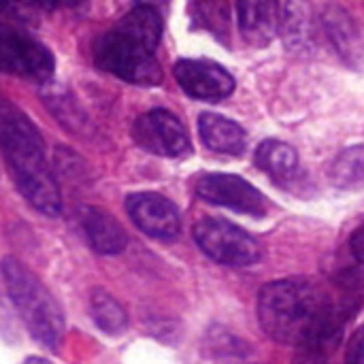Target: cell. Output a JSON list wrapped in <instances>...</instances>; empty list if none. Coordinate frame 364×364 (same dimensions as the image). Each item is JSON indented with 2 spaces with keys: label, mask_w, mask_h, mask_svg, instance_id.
Returning <instances> with one entry per match:
<instances>
[{
  "label": "cell",
  "mask_w": 364,
  "mask_h": 364,
  "mask_svg": "<svg viewBox=\"0 0 364 364\" xmlns=\"http://www.w3.org/2000/svg\"><path fill=\"white\" fill-rule=\"evenodd\" d=\"M352 307L333 290L309 279H277L267 284L258 296V320L277 343L296 348H324L337 337Z\"/></svg>",
  "instance_id": "obj_1"
},
{
  "label": "cell",
  "mask_w": 364,
  "mask_h": 364,
  "mask_svg": "<svg viewBox=\"0 0 364 364\" xmlns=\"http://www.w3.org/2000/svg\"><path fill=\"white\" fill-rule=\"evenodd\" d=\"M0 147L21 196L43 215H58L62 196L45 158L36 126L0 98Z\"/></svg>",
  "instance_id": "obj_2"
},
{
  "label": "cell",
  "mask_w": 364,
  "mask_h": 364,
  "mask_svg": "<svg viewBox=\"0 0 364 364\" xmlns=\"http://www.w3.org/2000/svg\"><path fill=\"white\" fill-rule=\"evenodd\" d=\"M0 273L11 305L19 314L28 333L47 350H55L66 331L64 311L53 294L43 286V282L28 271L17 258H4L0 262Z\"/></svg>",
  "instance_id": "obj_3"
},
{
  "label": "cell",
  "mask_w": 364,
  "mask_h": 364,
  "mask_svg": "<svg viewBox=\"0 0 364 364\" xmlns=\"http://www.w3.org/2000/svg\"><path fill=\"white\" fill-rule=\"evenodd\" d=\"M94 62L100 70L134 85H160L164 79L156 55L115 28L96 38Z\"/></svg>",
  "instance_id": "obj_4"
},
{
  "label": "cell",
  "mask_w": 364,
  "mask_h": 364,
  "mask_svg": "<svg viewBox=\"0 0 364 364\" xmlns=\"http://www.w3.org/2000/svg\"><path fill=\"white\" fill-rule=\"evenodd\" d=\"M194 241L211 260L226 267H250L260 260L256 239L226 220H200L194 226Z\"/></svg>",
  "instance_id": "obj_5"
},
{
  "label": "cell",
  "mask_w": 364,
  "mask_h": 364,
  "mask_svg": "<svg viewBox=\"0 0 364 364\" xmlns=\"http://www.w3.org/2000/svg\"><path fill=\"white\" fill-rule=\"evenodd\" d=\"M134 143L156 156L179 158L192 151L188 130L179 117L166 109H151L143 113L132 126Z\"/></svg>",
  "instance_id": "obj_6"
},
{
  "label": "cell",
  "mask_w": 364,
  "mask_h": 364,
  "mask_svg": "<svg viewBox=\"0 0 364 364\" xmlns=\"http://www.w3.org/2000/svg\"><path fill=\"white\" fill-rule=\"evenodd\" d=\"M53 55L51 51L19 32L0 30V70L9 75H17L28 81L45 83L53 75Z\"/></svg>",
  "instance_id": "obj_7"
},
{
  "label": "cell",
  "mask_w": 364,
  "mask_h": 364,
  "mask_svg": "<svg viewBox=\"0 0 364 364\" xmlns=\"http://www.w3.org/2000/svg\"><path fill=\"white\" fill-rule=\"evenodd\" d=\"M196 194L218 207H226L247 215H264L267 213V198L245 179L237 175H205L196 183Z\"/></svg>",
  "instance_id": "obj_8"
},
{
  "label": "cell",
  "mask_w": 364,
  "mask_h": 364,
  "mask_svg": "<svg viewBox=\"0 0 364 364\" xmlns=\"http://www.w3.org/2000/svg\"><path fill=\"white\" fill-rule=\"evenodd\" d=\"M175 79L188 96L198 100L218 102L235 92V77L211 60H179Z\"/></svg>",
  "instance_id": "obj_9"
},
{
  "label": "cell",
  "mask_w": 364,
  "mask_h": 364,
  "mask_svg": "<svg viewBox=\"0 0 364 364\" xmlns=\"http://www.w3.org/2000/svg\"><path fill=\"white\" fill-rule=\"evenodd\" d=\"M126 211L130 220L149 237L171 241L181 230V218L177 207L162 194L139 192L126 198Z\"/></svg>",
  "instance_id": "obj_10"
},
{
  "label": "cell",
  "mask_w": 364,
  "mask_h": 364,
  "mask_svg": "<svg viewBox=\"0 0 364 364\" xmlns=\"http://www.w3.org/2000/svg\"><path fill=\"white\" fill-rule=\"evenodd\" d=\"M322 32V21L318 19L309 0H286L279 19V34L292 53H316L320 49Z\"/></svg>",
  "instance_id": "obj_11"
},
{
  "label": "cell",
  "mask_w": 364,
  "mask_h": 364,
  "mask_svg": "<svg viewBox=\"0 0 364 364\" xmlns=\"http://www.w3.org/2000/svg\"><path fill=\"white\" fill-rule=\"evenodd\" d=\"M322 28L339 58L352 66H364V38L354 17L339 4H328L322 15Z\"/></svg>",
  "instance_id": "obj_12"
},
{
  "label": "cell",
  "mask_w": 364,
  "mask_h": 364,
  "mask_svg": "<svg viewBox=\"0 0 364 364\" xmlns=\"http://www.w3.org/2000/svg\"><path fill=\"white\" fill-rule=\"evenodd\" d=\"M239 28L252 47H267L279 34V0H237Z\"/></svg>",
  "instance_id": "obj_13"
},
{
  "label": "cell",
  "mask_w": 364,
  "mask_h": 364,
  "mask_svg": "<svg viewBox=\"0 0 364 364\" xmlns=\"http://www.w3.org/2000/svg\"><path fill=\"white\" fill-rule=\"evenodd\" d=\"M77 218H79V226L94 252H98L102 256H115V254L124 252L128 237L113 215H109L107 211H102L98 207H81Z\"/></svg>",
  "instance_id": "obj_14"
},
{
  "label": "cell",
  "mask_w": 364,
  "mask_h": 364,
  "mask_svg": "<svg viewBox=\"0 0 364 364\" xmlns=\"http://www.w3.org/2000/svg\"><path fill=\"white\" fill-rule=\"evenodd\" d=\"M198 132L203 143L218 154L239 156L247 143L245 130L237 122L218 113H203L198 119Z\"/></svg>",
  "instance_id": "obj_15"
},
{
  "label": "cell",
  "mask_w": 364,
  "mask_h": 364,
  "mask_svg": "<svg viewBox=\"0 0 364 364\" xmlns=\"http://www.w3.org/2000/svg\"><path fill=\"white\" fill-rule=\"evenodd\" d=\"M256 164L279 186H290L299 181L301 164L299 154L288 143H282L277 139H267L256 149Z\"/></svg>",
  "instance_id": "obj_16"
},
{
  "label": "cell",
  "mask_w": 364,
  "mask_h": 364,
  "mask_svg": "<svg viewBox=\"0 0 364 364\" xmlns=\"http://www.w3.org/2000/svg\"><path fill=\"white\" fill-rule=\"evenodd\" d=\"M162 28H164L162 13H158L151 6H143V4H136L132 11H128L126 17L115 26L117 32H122L124 36L139 43L141 47H145L151 53L160 45Z\"/></svg>",
  "instance_id": "obj_17"
},
{
  "label": "cell",
  "mask_w": 364,
  "mask_h": 364,
  "mask_svg": "<svg viewBox=\"0 0 364 364\" xmlns=\"http://www.w3.org/2000/svg\"><path fill=\"white\" fill-rule=\"evenodd\" d=\"M90 311L96 326L109 335H122L128 328V316L124 307L107 292V290H92L90 294Z\"/></svg>",
  "instance_id": "obj_18"
},
{
  "label": "cell",
  "mask_w": 364,
  "mask_h": 364,
  "mask_svg": "<svg viewBox=\"0 0 364 364\" xmlns=\"http://www.w3.org/2000/svg\"><path fill=\"white\" fill-rule=\"evenodd\" d=\"M331 181L346 190L364 186V145L350 147L337 156L331 166Z\"/></svg>",
  "instance_id": "obj_19"
},
{
  "label": "cell",
  "mask_w": 364,
  "mask_h": 364,
  "mask_svg": "<svg viewBox=\"0 0 364 364\" xmlns=\"http://www.w3.org/2000/svg\"><path fill=\"white\" fill-rule=\"evenodd\" d=\"M194 19L200 28L224 38L230 30V6L226 0H200L194 6Z\"/></svg>",
  "instance_id": "obj_20"
},
{
  "label": "cell",
  "mask_w": 364,
  "mask_h": 364,
  "mask_svg": "<svg viewBox=\"0 0 364 364\" xmlns=\"http://www.w3.org/2000/svg\"><path fill=\"white\" fill-rule=\"evenodd\" d=\"M346 364H364V326L354 335V339L350 343Z\"/></svg>",
  "instance_id": "obj_21"
},
{
  "label": "cell",
  "mask_w": 364,
  "mask_h": 364,
  "mask_svg": "<svg viewBox=\"0 0 364 364\" xmlns=\"http://www.w3.org/2000/svg\"><path fill=\"white\" fill-rule=\"evenodd\" d=\"M352 252H354V256L364 262V226H360L356 232H354V237H352Z\"/></svg>",
  "instance_id": "obj_22"
},
{
  "label": "cell",
  "mask_w": 364,
  "mask_h": 364,
  "mask_svg": "<svg viewBox=\"0 0 364 364\" xmlns=\"http://www.w3.org/2000/svg\"><path fill=\"white\" fill-rule=\"evenodd\" d=\"M34 6H43V9H62V6H77L83 0H32Z\"/></svg>",
  "instance_id": "obj_23"
},
{
  "label": "cell",
  "mask_w": 364,
  "mask_h": 364,
  "mask_svg": "<svg viewBox=\"0 0 364 364\" xmlns=\"http://www.w3.org/2000/svg\"><path fill=\"white\" fill-rule=\"evenodd\" d=\"M28 4H34V2L32 0H0V9L2 11H13V13L23 11Z\"/></svg>",
  "instance_id": "obj_24"
},
{
  "label": "cell",
  "mask_w": 364,
  "mask_h": 364,
  "mask_svg": "<svg viewBox=\"0 0 364 364\" xmlns=\"http://www.w3.org/2000/svg\"><path fill=\"white\" fill-rule=\"evenodd\" d=\"M136 4L151 6V9H156L158 13H164V11L171 6V0H136Z\"/></svg>",
  "instance_id": "obj_25"
},
{
  "label": "cell",
  "mask_w": 364,
  "mask_h": 364,
  "mask_svg": "<svg viewBox=\"0 0 364 364\" xmlns=\"http://www.w3.org/2000/svg\"><path fill=\"white\" fill-rule=\"evenodd\" d=\"M23 364H49L45 358H38V356H32V358H28Z\"/></svg>",
  "instance_id": "obj_26"
}]
</instances>
